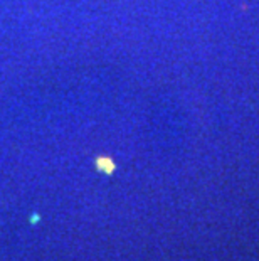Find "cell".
I'll use <instances>...</instances> for the list:
<instances>
[{
	"mask_svg": "<svg viewBox=\"0 0 259 261\" xmlns=\"http://www.w3.org/2000/svg\"><path fill=\"white\" fill-rule=\"evenodd\" d=\"M98 165H100V167H103L104 170L108 172V174H109V172H113V162H111V160L100 159V160H98Z\"/></svg>",
	"mask_w": 259,
	"mask_h": 261,
	"instance_id": "obj_1",
	"label": "cell"
}]
</instances>
